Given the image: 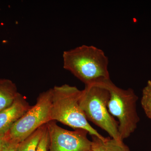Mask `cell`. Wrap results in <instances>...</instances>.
<instances>
[{
	"mask_svg": "<svg viewBox=\"0 0 151 151\" xmlns=\"http://www.w3.org/2000/svg\"><path fill=\"white\" fill-rule=\"evenodd\" d=\"M63 67L86 85L110 78L109 60L104 52L93 45H82L63 52Z\"/></svg>",
	"mask_w": 151,
	"mask_h": 151,
	"instance_id": "1",
	"label": "cell"
},
{
	"mask_svg": "<svg viewBox=\"0 0 151 151\" xmlns=\"http://www.w3.org/2000/svg\"><path fill=\"white\" fill-rule=\"evenodd\" d=\"M81 90L75 86L65 84L52 88V121H57L74 130L84 129L91 136L103 139L89 124L80 105Z\"/></svg>",
	"mask_w": 151,
	"mask_h": 151,
	"instance_id": "2",
	"label": "cell"
},
{
	"mask_svg": "<svg viewBox=\"0 0 151 151\" xmlns=\"http://www.w3.org/2000/svg\"><path fill=\"white\" fill-rule=\"evenodd\" d=\"M96 84H100L110 93L108 109L110 114L119 120V132L122 141L135 132L139 121L137 111L138 97L132 88L123 89L116 86L111 78Z\"/></svg>",
	"mask_w": 151,
	"mask_h": 151,
	"instance_id": "3",
	"label": "cell"
},
{
	"mask_svg": "<svg viewBox=\"0 0 151 151\" xmlns=\"http://www.w3.org/2000/svg\"><path fill=\"white\" fill-rule=\"evenodd\" d=\"M110 97L108 89L100 84L86 85L81 90L79 105L87 121L105 131L111 138L122 141L119 134V122L108 111Z\"/></svg>",
	"mask_w": 151,
	"mask_h": 151,
	"instance_id": "4",
	"label": "cell"
},
{
	"mask_svg": "<svg viewBox=\"0 0 151 151\" xmlns=\"http://www.w3.org/2000/svg\"><path fill=\"white\" fill-rule=\"evenodd\" d=\"M52 89L40 93L36 103L24 114L7 132L11 140L19 143L40 127L52 121Z\"/></svg>",
	"mask_w": 151,
	"mask_h": 151,
	"instance_id": "5",
	"label": "cell"
},
{
	"mask_svg": "<svg viewBox=\"0 0 151 151\" xmlns=\"http://www.w3.org/2000/svg\"><path fill=\"white\" fill-rule=\"evenodd\" d=\"M49 144L48 151H92V141L84 129L69 131L59 127L55 121L46 124Z\"/></svg>",
	"mask_w": 151,
	"mask_h": 151,
	"instance_id": "6",
	"label": "cell"
},
{
	"mask_svg": "<svg viewBox=\"0 0 151 151\" xmlns=\"http://www.w3.org/2000/svg\"><path fill=\"white\" fill-rule=\"evenodd\" d=\"M31 106L26 98L19 93L10 106L0 111V135L7 133Z\"/></svg>",
	"mask_w": 151,
	"mask_h": 151,
	"instance_id": "7",
	"label": "cell"
},
{
	"mask_svg": "<svg viewBox=\"0 0 151 151\" xmlns=\"http://www.w3.org/2000/svg\"><path fill=\"white\" fill-rule=\"evenodd\" d=\"M19 93L16 85L12 81L0 78V111L10 106Z\"/></svg>",
	"mask_w": 151,
	"mask_h": 151,
	"instance_id": "8",
	"label": "cell"
},
{
	"mask_svg": "<svg viewBox=\"0 0 151 151\" xmlns=\"http://www.w3.org/2000/svg\"><path fill=\"white\" fill-rule=\"evenodd\" d=\"M92 151H130L123 142L112 138H100L92 136Z\"/></svg>",
	"mask_w": 151,
	"mask_h": 151,
	"instance_id": "9",
	"label": "cell"
},
{
	"mask_svg": "<svg viewBox=\"0 0 151 151\" xmlns=\"http://www.w3.org/2000/svg\"><path fill=\"white\" fill-rule=\"evenodd\" d=\"M47 127L46 124L36 130L19 143L17 151H37L39 143Z\"/></svg>",
	"mask_w": 151,
	"mask_h": 151,
	"instance_id": "10",
	"label": "cell"
},
{
	"mask_svg": "<svg viewBox=\"0 0 151 151\" xmlns=\"http://www.w3.org/2000/svg\"><path fill=\"white\" fill-rule=\"evenodd\" d=\"M141 105L146 116L151 120V81H148L143 89Z\"/></svg>",
	"mask_w": 151,
	"mask_h": 151,
	"instance_id": "11",
	"label": "cell"
},
{
	"mask_svg": "<svg viewBox=\"0 0 151 151\" xmlns=\"http://www.w3.org/2000/svg\"><path fill=\"white\" fill-rule=\"evenodd\" d=\"M49 144V138L48 131L46 127L39 143L37 151H48Z\"/></svg>",
	"mask_w": 151,
	"mask_h": 151,
	"instance_id": "12",
	"label": "cell"
},
{
	"mask_svg": "<svg viewBox=\"0 0 151 151\" xmlns=\"http://www.w3.org/2000/svg\"><path fill=\"white\" fill-rule=\"evenodd\" d=\"M19 143L9 139L3 147L1 151H17Z\"/></svg>",
	"mask_w": 151,
	"mask_h": 151,
	"instance_id": "13",
	"label": "cell"
},
{
	"mask_svg": "<svg viewBox=\"0 0 151 151\" xmlns=\"http://www.w3.org/2000/svg\"><path fill=\"white\" fill-rule=\"evenodd\" d=\"M9 139V138L7 133L4 134L0 135V151H1L3 147Z\"/></svg>",
	"mask_w": 151,
	"mask_h": 151,
	"instance_id": "14",
	"label": "cell"
}]
</instances>
